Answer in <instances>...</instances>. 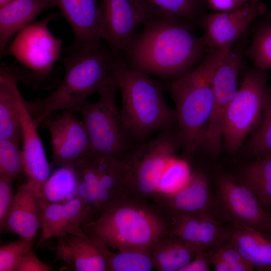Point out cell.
I'll return each mask as SVG.
<instances>
[{
	"label": "cell",
	"instance_id": "27",
	"mask_svg": "<svg viewBox=\"0 0 271 271\" xmlns=\"http://www.w3.org/2000/svg\"><path fill=\"white\" fill-rule=\"evenodd\" d=\"M153 19L168 18L193 25L205 13L206 0H140Z\"/></svg>",
	"mask_w": 271,
	"mask_h": 271
},
{
	"label": "cell",
	"instance_id": "30",
	"mask_svg": "<svg viewBox=\"0 0 271 271\" xmlns=\"http://www.w3.org/2000/svg\"><path fill=\"white\" fill-rule=\"evenodd\" d=\"M77 196V181L74 167L63 166L46 182L40 199L49 202H65Z\"/></svg>",
	"mask_w": 271,
	"mask_h": 271
},
{
	"label": "cell",
	"instance_id": "3",
	"mask_svg": "<svg viewBox=\"0 0 271 271\" xmlns=\"http://www.w3.org/2000/svg\"><path fill=\"white\" fill-rule=\"evenodd\" d=\"M81 228L97 244L111 250H136L151 247L169 232V223L151 200L126 197Z\"/></svg>",
	"mask_w": 271,
	"mask_h": 271
},
{
	"label": "cell",
	"instance_id": "25",
	"mask_svg": "<svg viewBox=\"0 0 271 271\" xmlns=\"http://www.w3.org/2000/svg\"><path fill=\"white\" fill-rule=\"evenodd\" d=\"M232 176L248 189L267 210L271 209V155L241 164Z\"/></svg>",
	"mask_w": 271,
	"mask_h": 271
},
{
	"label": "cell",
	"instance_id": "23",
	"mask_svg": "<svg viewBox=\"0 0 271 271\" xmlns=\"http://www.w3.org/2000/svg\"><path fill=\"white\" fill-rule=\"evenodd\" d=\"M19 79L11 65L2 64L0 71V139L20 142L21 129L17 102Z\"/></svg>",
	"mask_w": 271,
	"mask_h": 271
},
{
	"label": "cell",
	"instance_id": "24",
	"mask_svg": "<svg viewBox=\"0 0 271 271\" xmlns=\"http://www.w3.org/2000/svg\"><path fill=\"white\" fill-rule=\"evenodd\" d=\"M40 229L38 198L31 192L18 188L3 231L28 239H34Z\"/></svg>",
	"mask_w": 271,
	"mask_h": 271
},
{
	"label": "cell",
	"instance_id": "5",
	"mask_svg": "<svg viewBox=\"0 0 271 271\" xmlns=\"http://www.w3.org/2000/svg\"><path fill=\"white\" fill-rule=\"evenodd\" d=\"M114 74L121 96L122 122L132 142H144L154 132L176 123L175 110L165 102L162 84L130 67L121 58Z\"/></svg>",
	"mask_w": 271,
	"mask_h": 271
},
{
	"label": "cell",
	"instance_id": "31",
	"mask_svg": "<svg viewBox=\"0 0 271 271\" xmlns=\"http://www.w3.org/2000/svg\"><path fill=\"white\" fill-rule=\"evenodd\" d=\"M245 55L251 60L254 68L271 69V23H262L256 27Z\"/></svg>",
	"mask_w": 271,
	"mask_h": 271
},
{
	"label": "cell",
	"instance_id": "13",
	"mask_svg": "<svg viewBox=\"0 0 271 271\" xmlns=\"http://www.w3.org/2000/svg\"><path fill=\"white\" fill-rule=\"evenodd\" d=\"M267 11L261 0H250L237 8L205 13L199 21L201 36L208 50L231 48L252 22Z\"/></svg>",
	"mask_w": 271,
	"mask_h": 271
},
{
	"label": "cell",
	"instance_id": "6",
	"mask_svg": "<svg viewBox=\"0 0 271 271\" xmlns=\"http://www.w3.org/2000/svg\"><path fill=\"white\" fill-rule=\"evenodd\" d=\"M180 146L177 132L161 131L148 142L133 145L122 159L128 197L150 201L158 190L162 175Z\"/></svg>",
	"mask_w": 271,
	"mask_h": 271
},
{
	"label": "cell",
	"instance_id": "21",
	"mask_svg": "<svg viewBox=\"0 0 271 271\" xmlns=\"http://www.w3.org/2000/svg\"><path fill=\"white\" fill-rule=\"evenodd\" d=\"M225 226L226 238L254 269L271 271V237L238 224Z\"/></svg>",
	"mask_w": 271,
	"mask_h": 271
},
{
	"label": "cell",
	"instance_id": "14",
	"mask_svg": "<svg viewBox=\"0 0 271 271\" xmlns=\"http://www.w3.org/2000/svg\"><path fill=\"white\" fill-rule=\"evenodd\" d=\"M42 125L50 134L53 165L74 167L91 156L85 125L73 112L67 111L55 119L49 117L40 126Z\"/></svg>",
	"mask_w": 271,
	"mask_h": 271
},
{
	"label": "cell",
	"instance_id": "16",
	"mask_svg": "<svg viewBox=\"0 0 271 271\" xmlns=\"http://www.w3.org/2000/svg\"><path fill=\"white\" fill-rule=\"evenodd\" d=\"M151 200L168 219L216 210L210 182L199 170H192L187 182L177 191L169 194L156 193Z\"/></svg>",
	"mask_w": 271,
	"mask_h": 271
},
{
	"label": "cell",
	"instance_id": "20",
	"mask_svg": "<svg viewBox=\"0 0 271 271\" xmlns=\"http://www.w3.org/2000/svg\"><path fill=\"white\" fill-rule=\"evenodd\" d=\"M57 239V258L76 271H107L104 256L84 231L66 233Z\"/></svg>",
	"mask_w": 271,
	"mask_h": 271
},
{
	"label": "cell",
	"instance_id": "11",
	"mask_svg": "<svg viewBox=\"0 0 271 271\" xmlns=\"http://www.w3.org/2000/svg\"><path fill=\"white\" fill-rule=\"evenodd\" d=\"M213 193L216 211L223 222L240 225L271 237V212L232 175H219Z\"/></svg>",
	"mask_w": 271,
	"mask_h": 271
},
{
	"label": "cell",
	"instance_id": "17",
	"mask_svg": "<svg viewBox=\"0 0 271 271\" xmlns=\"http://www.w3.org/2000/svg\"><path fill=\"white\" fill-rule=\"evenodd\" d=\"M41 233L38 245L66 233L81 234L82 225L91 221L82 199L75 197L65 202H49L38 198Z\"/></svg>",
	"mask_w": 271,
	"mask_h": 271
},
{
	"label": "cell",
	"instance_id": "12",
	"mask_svg": "<svg viewBox=\"0 0 271 271\" xmlns=\"http://www.w3.org/2000/svg\"><path fill=\"white\" fill-rule=\"evenodd\" d=\"M99 19L102 39L115 55L121 56L140 27L153 18L140 0H101Z\"/></svg>",
	"mask_w": 271,
	"mask_h": 271
},
{
	"label": "cell",
	"instance_id": "32",
	"mask_svg": "<svg viewBox=\"0 0 271 271\" xmlns=\"http://www.w3.org/2000/svg\"><path fill=\"white\" fill-rule=\"evenodd\" d=\"M191 172L186 161L174 157L168 162L162 175L156 193L169 194L177 191L187 182Z\"/></svg>",
	"mask_w": 271,
	"mask_h": 271
},
{
	"label": "cell",
	"instance_id": "40",
	"mask_svg": "<svg viewBox=\"0 0 271 271\" xmlns=\"http://www.w3.org/2000/svg\"><path fill=\"white\" fill-rule=\"evenodd\" d=\"M14 0H0V7Z\"/></svg>",
	"mask_w": 271,
	"mask_h": 271
},
{
	"label": "cell",
	"instance_id": "26",
	"mask_svg": "<svg viewBox=\"0 0 271 271\" xmlns=\"http://www.w3.org/2000/svg\"><path fill=\"white\" fill-rule=\"evenodd\" d=\"M197 249L168 233L151 246L154 269L157 271H180L193 259Z\"/></svg>",
	"mask_w": 271,
	"mask_h": 271
},
{
	"label": "cell",
	"instance_id": "4",
	"mask_svg": "<svg viewBox=\"0 0 271 271\" xmlns=\"http://www.w3.org/2000/svg\"><path fill=\"white\" fill-rule=\"evenodd\" d=\"M231 48L209 50L196 68L166 86L175 105L180 145L188 156L197 151L211 114L214 73Z\"/></svg>",
	"mask_w": 271,
	"mask_h": 271
},
{
	"label": "cell",
	"instance_id": "8",
	"mask_svg": "<svg viewBox=\"0 0 271 271\" xmlns=\"http://www.w3.org/2000/svg\"><path fill=\"white\" fill-rule=\"evenodd\" d=\"M267 71L254 67L247 70L229 105L222 136L229 153L239 152L261 119L268 89Z\"/></svg>",
	"mask_w": 271,
	"mask_h": 271
},
{
	"label": "cell",
	"instance_id": "7",
	"mask_svg": "<svg viewBox=\"0 0 271 271\" xmlns=\"http://www.w3.org/2000/svg\"><path fill=\"white\" fill-rule=\"evenodd\" d=\"M115 82L99 95L94 103L88 101L78 107L87 130L91 156L122 160L134 144L126 131L116 101Z\"/></svg>",
	"mask_w": 271,
	"mask_h": 271
},
{
	"label": "cell",
	"instance_id": "19",
	"mask_svg": "<svg viewBox=\"0 0 271 271\" xmlns=\"http://www.w3.org/2000/svg\"><path fill=\"white\" fill-rule=\"evenodd\" d=\"M74 34L73 44L96 46L102 43L97 0H54Z\"/></svg>",
	"mask_w": 271,
	"mask_h": 271
},
{
	"label": "cell",
	"instance_id": "38",
	"mask_svg": "<svg viewBox=\"0 0 271 271\" xmlns=\"http://www.w3.org/2000/svg\"><path fill=\"white\" fill-rule=\"evenodd\" d=\"M51 267L41 260L30 250L20 260L15 271H50Z\"/></svg>",
	"mask_w": 271,
	"mask_h": 271
},
{
	"label": "cell",
	"instance_id": "41",
	"mask_svg": "<svg viewBox=\"0 0 271 271\" xmlns=\"http://www.w3.org/2000/svg\"><path fill=\"white\" fill-rule=\"evenodd\" d=\"M264 15H265L267 17V18H268V19L271 21V11H267Z\"/></svg>",
	"mask_w": 271,
	"mask_h": 271
},
{
	"label": "cell",
	"instance_id": "15",
	"mask_svg": "<svg viewBox=\"0 0 271 271\" xmlns=\"http://www.w3.org/2000/svg\"><path fill=\"white\" fill-rule=\"evenodd\" d=\"M17 102L21 129L23 172L27 177L26 183L19 188L39 198L51 175V168L37 131L38 127L19 89L17 92Z\"/></svg>",
	"mask_w": 271,
	"mask_h": 271
},
{
	"label": "cell",
	"instance_id": "9",
	"mask_svg": "<svg viewBox=\"0 0 271 271\" xmlns=\"http://www.w3.org/2000/svg\"><path fill=\"white\" fill-rule=\"evenodd\" d=\"M77 196L84 202L91 221L127 196L122 160L90 156L74 167Z\"/></svg>",
	"mask_w": 271,
	"mask_h": 271
},
{
	"label": "cell",
	"instance_id": "34",
	"mask_svg": "<svg viewBox=\"0 0 271 271\" xmlns=\"http://www.w3.org/2000/svg\"><path fill=\"white\" fill-rule=\"evenodd\" d=\"M35 238L19 237L16 241L0 246V271H15L17 265L25 254L31 250Z\"/></svg>",
	"mask_w": 271,
	"mask_h": 271
},
{
	"label": "cell",
	"instance_id": "1",
	"mask_svg": "<svg viewBox=\"0 0 271 271\" xmlns=\"http://www.w3.org/2000/svg\"><path fill=\"white\" fill-rule=\"evenodd\" d=\"M192 25L168 18L147 22L126 51L130 67L171 80L200 64L208 50Z\"/></svg>",
	"mask_w": 271,
	"mask_h": 271
},
{
	"label": "cell",
	"instance_id": "18",
	"mask_svg": "<svg viewBox=\"0 0 271 271\" xmlns=\"http://www.w3.org/2000/svg\"><path fill=\"white\" fill-rule=\"evenodd\" d=\"M169 233L197 249L209 248L226 239V226L216 210L168 219Z\"/></svg>",
	"mask_w": 271,
	"mask_h": 271
},
{
	"label": "cell",
	"instance_id": "29",
	"mask_svg": "<svg viewBox=\"0 0 271 271\" xmlns=\"http://www.w3.org/2000/svg\"><path fill=\"white\" fill-rule=\"evenodd\" d=\"M239 152L251 159L271 155V87H268L261 119Z\"/></svg>",
	"mask_w": 271,
	"mask_h": 271
},
{
	"label": "cell",
	"instance_id": "39",
	"mask_svg": "<svg viewBox=\"0 0 271 271\" xmlns=\"http://www.w3.org/2000/svg\"><path fill=\"white\" fill-rule=\"evenodd\" d=\"M207 6L213 12L231 10L244 5L250 0H206Z\"/></svg>",
	"mask_w": 271,
	"mask_h": 271
},
{
	"label": "cell",
	"instance_id": "37",
	"mask_svg": "<svg viewBox=\"0 0 271 271\" xmlns=\"http://www.w3.org/2000/svg\"><path fill=\"white\" fill-rule=\"evenodd\" d=\"M211 248L198 249L195 256L180 271H208L210 270Z\"/></svg>",
	"mask_w": 271,
	"mask_h": 271
},
{
	"label": "cell",
	"instance_id": "35",
	"mask_svg": "<svg viewBox=\"0 0 271 271\" xmlns=\"http://www.w3.org/2000/svg\"><path fill=\"white\" fill-rule=\"evenodd\" d=\"M213 251L226 262L230 271H252L254 269L243 257L238 250L226 238L211 247Z\"/></svg>",
	"mask_w": 271,
	"mask_h": 271
},
{
	"label": "cell",
	"instance_id": "33",
	"mask_svg": "<svg viewBox=\"0 0 271 271\" xmlns=\"http://www.w3.org/2000/svg\"><path fill=\"white\" fill-rule=\"evenodd\" d=\"M19 144L13 139H0V175L14 180L23 172Z\"/></svg>",
	"mask_w": 271,
	"mask_h": 271
},
{
	"label": "cell",
	"instance_id": "10",
	"mask_svg": "<svg viewBox=\"0 0 271 271\" xmlns=\"http://www.w3.org/2000/svg\"><path fill=\"white\" fill-rule=\"evenodd\" d=\"M55 14L31 23L20 30L4 54L14 57L21 66H13L19 80L26 75L43 78L50 74L60 58L62 41L56 38L48 28Z\"/></svg>",
	"mask_w": 271,
	"mask_h": 271
},
{
	"label": "cell",
	"instance_id": "2",
	"mask_svg": "<svg viewBox=\"0 0 271 271\" xmlns=\"http://www.w3.org/2000/svg\"><path fill=\"white\" fill-rule=\"evenodd\" d=\"M119 59L102 43L89 46L72 43L66 48L62 57L65 72L61 83L44 98L26 101L37 126L57 110L75 112L89 97L108 89L115 82L114 70Z\"/></svg>",
	"mask_w": 271,
	"mask_h": 271
},
{
	"label": "cell",
	"instance_id": "36",
	"mask_svg": "<svg viewBox=\"0 0 271 271\" xmlns=\"http://www.w3.org/2000/svg\"><path fill=\"white\" fill-rule=\"evenodd\" d=\"M14 180L0 175V230H3L14 195L13 183Z\"/></svg>",
	"mask_w": 271,
	"mask_h": 271
},
{
	"label": "cell",
	"instance_id": "28",
	"mask_svg": "<svg viewBox=\"0 0 271 271\" xmlns=\"http://www.w3.org/2000/svg\"><path fill=\"white\" fill-rule=\"evenodd\" d=\"M96 244L104 256L107 271H151L154 269L151 247L136 250H111Z\"/></svg>",
	"mask_w": 271,
	"mask_h": 271
},
{
	"label": "cell",
	"instance_id": "22",
	"mask_svg": "<svg viewBox=\"0 0 271 271\" xmlns=\"http://www.w3.org/2000/svg\"><path fill=\"white\" fill-rule=\"evenodd\" d=\"M52 7H56L54 0H14L1 7V55L14 34L29 25L41 13Z\"/></svg>",
	"mask_w": 271,
	"mask_h": 271
}]
</instances>
